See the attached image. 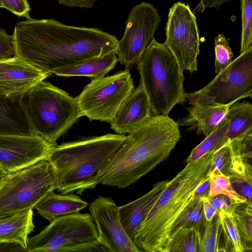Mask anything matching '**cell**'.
I'll use <instances>...</instances> for the list:
<instances>
[{"mask_svg": "<svg viewBox=\"0 0 252 252\" xmlns=\"http://www.w3.org/2000/svg\"><path fill=\"white\" fill-rule=\"evenodd\" d=\"M12 35L15 56L51 74L116 51L118 41L99 29L68 26L53 19L18 22Z\"/></svg>", "mask_w": 252, "mask_h": 252, "instance_id": "1", "label": "cell"}, {"mask_svg": "<svg viewBox=\"0 0 252 252\" xmlns=\"http://www.w3.org/2000/svg\"><path fill=\"white\" fill-rule=\"evenodd\" d=\"M179 126L166 115L150 116L129 133L95 177L101 184L124 189L166 160L180 140Z\"/></svg>", "mask_w": 252, "mask_h": 252, "instance_id": "2", "label": "cell"}, {"mask_svg": "<svg viewBox=\"0 0 252 252\" xmlns=\"http://www.w3.org/2000/svg\"><path fill=\"white\" fill-rule=\"evenodd\" d=\"M215 151L207 152L194 162L187 163L168 181L133 240L140 252H164L174 222L194 199L197 186L209 176Z\"/></svg>", "mask_w": 252, "mask_h": 252, "instance_id": "3", "label": "cell"}, {"mask_svg": "<svg viewBox=\"0 0 252 252\" xmlns=\"http://www.w3.org/2000/svg\"><path fill=\"white\" fill-rule=\"evenodd\" d=\"M126 137L125 134H107L56 145L47 158L57 173L58 192L81 194L87 189H94L96 175Z\"/></svg>", "mask_w": 252, "mask_h": 252, "instance_id": "4", "label": "cell"}, {"mask_svg": "<svg viewBox=\"0 0 252 252\" xmlns=\"http://www.w3.org/2000/svg\"><path fill=\"white\" fill-rule=\"evenodd\" d=\"M137 65L152 115L168 116L174 106L187 102L183 70L164 42L154 38Z\"/></svg>", "mask_w": 252, "mask_h": 252, "instance_id": "5", "label": "cell"}, {"mask_svg": "<svg viewBox=\"0 0 252 252\" xmlns=\"http://www.w3.org/2000/svg\"><path fill=\"white\" fill-rule=\"evenodd\" d=\"M24 101L34 134L51 144L82 117L75 97L47 81L31 90Z\"/></svg>", "mask_w": 252, "mask_h": 252, "instance_id": "6", "label": "cell"}, {"mask_svg": "<svg viewBox=\"0 0 252 252\" xmlns=\"http://www.w3.org/2000/svg\"><path fill=\"white\" fill-rule=\"evenodd\" d=\"M58 188L56 170L47 157L7 173L0 182V217L33 209Z\"/></svg>", "mask_w": 252, "mask_h": 252, "instance_id": "7", "label": "cell"}, {"mask_svg": "<svg viewBox=\"0 0 252 252\" xmlns=\"http://www.w3.org/2000/svg\"><path fill=\"white\" fill-rule=\"evenodd\" d=\"M106 252L89 213L60 216L28 239L26 252Z\"/></svg>", "mask_w": 252, "mask_h": 252, "instance_id": "8", "label": "cell"}, {"mask_svg": "<svg viewBox=\"0 0 252 252\" xmlns=\"http://www.w3.org/2000/svg\"><path fill=\"white\" fill-rule=\"evenodd\" d=\"M252 96V46L203 88L186 94L191 105H225Z\"/></svg>", "mask_w": 252, "mask_h": 252, "instance_id": "9", "label": "cell"}, {"mask_svg": "<svg viewBox=\"0 0 252 252\" xmlns=\"http://www.w3.org/2000/svg\"><path fill=\"white\" fill-rule=\"evenodd\" d=\"M134 89L129 69L92 80L75 97L82 116L110 123Z\"/></svg>", "mask_w": 252, "mask_h": 252, "instance_id": "10", "label": "cell"}, {"mask_svg": "<svg viewBox=\"0 0 252 252\" xmlns=\"http://www.w3.org/2000/svg\"><path fill=\"white\" fill-rule=\"evenodd\" d=\"M164 43L181 69L192 73L197 70L199 35L196 19L189 6L177 2L170 8L165 27Z\"/></svg>", "mask_w": 252, "mask_h": 252, "instance_id": "11", "label": "cell"}, {"mask_svg": "<svg viewBox=\"0 0 252 252\" xmlns=\"http://www.w3.org/2000/svg\"><path fill=\"white\" fill-rule=\"evenodd\" d=\"M161 17L151 4L142 2L133 7L126 21L122 38L117 42L116 53L121 64L129 68L137 64L155 38Z\"/></svg>", "mask_w": 252, "mask_h": 252, "instance_id": "12", "label": "cell"}, {"mask_svg": "<svg viewBox=\"0 0 252 252\" xmlns=\"http://www.w3.org/2000/svg\"><path fill=\"white\" fill-rule=\"evenodd\" d=\"M98 240L106 252H139L122 225L119 206L110 197L98 196L89 204Z\"/></svg>", "mask_w": 252, "mask_h": 252, "instance_id": "13", "label": "cell"}, {"mask_svg": "<svg viewBox=\"0 0 252 252\" xmlns=\"http://www.w3.org/2000/svg\"><path fill=\"white\" fill-rule=\"evenodd\" d=\"M56 145L36 135H0V168L7 173L23 169L47 158Z\"/></svg>", "mask_w": 252, "mask_h": 252, "instance_id": "14", "label": "cell"}, {"mask_svg": "<svg viewBox=\"0 0 252 252\" xmlns=\"http://www.w3.org/2000/svg\"><path fill=\"white\" fill-rule=\"evenodd\" d=\"M52 74L16 56L0 60V95L13 100L23 99L35 86Z\"/></svg>", "mask_w": 252, "mask_h": 252, "instance_id": "15", "label": "cell"}, {"mask_svg": "<svg viewBox=\"0 0 252 252\" xmlns=\"http://www.w3.org/2000/svg\"><path fill=\"white\" fill-rule=\"evenodd\" d=\"M152 115L148 97L140 84L123 102L110 122V127L118 134H129Z\"/></svg>", "mask_w": 252, "mask_h": 252, "instance_id": "16", "label": "cell"}, {"mask_svg": "<svg viewBox=\"0 0 252 252\" xmlns=\"http://www.w3.org/2000/svg\"><path fill=\"white\" fill-rule=\"evenodd\" d=\"M168 182V181L165 180L156 183L151 190L144 195L119 207L122 225L132 241L140 225L166 187Z\"/></svg>", "mask_w": 252, "mask_h": 252, "instance_id": "17", "label": "cell"}, {"mask_svg": "<svg viewBox=\"0 0 252 252\" xmlns=\"http://www.w3.org/2000/svg\"><path fill=\"white\" fill-rule=\"evenodd\" d=\"M0 135H35L27 114L24 98L15 100L0 95Z\"/></svg>", "mask_w": 252, "mask_h": 252, "instance_id": "18", "label": "cell"}, {"mask_svg": "<svg viewBox=\"0 0 252 252\" xmlns=\"http://www.w3.org/2000/svg\"><path fill=\"white\" fill-rule=\"evenodd\" d=\"M232 104L218 106L192 105L187 108V116L177 123L178 126L187 127L188 130H195L197 134L206 137L217 128Z\"/></svg>", "mask_w": 252, "mask_h": 252, "instance_id": "19", "label": "cell"}, {"mask_svg": "<svg viewBox=\"0 0 252 252\" xmlns=\"http://www.w3.org/2000/svg\"><path fill=\"white\" fill-rule=\"evenodd\" d=\"M88 203L74 194L48 192L34 207L38 214L51 222L62 216L78 213Z\"/></svg>", "mask_w": 252, "mask_h": 252, "instance_id": "20", "label": "cell"}, {"mask_svg": "<svg viewBox=\"0 0 252 252\" xmlns=\"http://www.w3.org/2000/svg\"><path fill=\"white\" fill-rule=\"evenodd\" d=\"M32 209L0 217V242H16L27 248L29 235L33 231Z\"/></svg>", "mask_w": 252, "mask_h": 252, "instance_id": "21", "label": "cell"}, {"mask_svg": "<svg viewBox=\"0 0 252 252\" xmlns=\"http://www.w3.org/2000/svg\"><path fill=\"white\" fill-rule=\"evenodd\" d=\"M119 61L115 51L94 58L74 65L57 69L52 72L58 76H85L97 78L105 76Z\"/></svg>", "mask_w": 252, "mask_h": 252, "instance_id": "22", "label": "cell"}, {"mask_svg": "<svg viewBox=\"0 0 252 252\" xmlns=\"http://www.w3.org/2000/svg\"><path fill=\"white\" fill-rule=\"evenodd\" d=\"M229 142L231 152L229 178L243 179L252 184V132Z\"/></svg>", "mask_w": 252, "mask_h": 252, "instance_id": "23", "label": "cell"}, {"mask_svg": "<svg viewBox=\"0 0 252 252\" xmlns=\"http://www.w3.org/2000/svg\"><path fill=\"white\" fill-rule=\"evenodd\" d=\"M228 121L221 146L226 142L252 132V104L249 101L234 102L225 115Z\"/></svg>", "mask_w": 252, "mask_h": 252, "instance_id": "24", "label": "cell"}, {"mask_svg": "<svg viewBox=\"0 0 252 252\" xmlns=\"http://www.w3.org/2000/svg\"><path fill=\"white\" fill-rule=\"evenodd\" d=\"M206 222L202 198L194 197L174 222L170 231L168 241L179 230L185 227H195L199 229L202 234Z\"/></svg>", "mask_w": 252, "mask_h": 252, "instance_id": "25", "label": "cell"}, {"mask_svg": "<svg viewBox=\"0 0 252 252\" xmlns=\"http://www.w3.org/2000/svg\"><path fill=\"white\" fill-rule=\"evenodd\" d=\"M218 213L226 251L245 252L234 216L233 206L227 210H220Z\"/></svg>", "mask_w": 252, "mask_h": 252, "instance_id": "26", "label": "cell"}, {"mask_svg": "<svg viewBox=\"0 0 252 252\" xmlns=\"http://www.w3.org/2000/svg\"><path fill=\"white\" fill-rule=\"evenodd\" d=\"M201 235L195 227L183 228L169 240L164 252H199Z\"/></svg>", "mask_w": 252, "mask_h": 252, "instance_id": "27", "label": "cell"}, {"mask_svg": "<svg viewBox=\"0 0 252 252\" xmlns=\"http://www.w3.org/2000/svg\"><path fill=\"white\" fill-rule=\"evenodd\" d=\"M233 206V214L245 252L252 251V203Z\"/></svg>", "mask_w": 252, "mask_h": 252, "instance_id": "28", "label": "cell"}, {"mask_svg": "<svg viewBox=\"0 0 252 252\" xmlns=\"http://www.w3.org/2000/svg\"><path fill=\"white\" fill-rule=\"evenodd\" d=\"M228 121L225 116L217 128L191 152L186 159L187 163H190L205 153L216 150L220 147L228 128Z\"/></svg>", "mask_w": 252, "mask_h": 252, "instance_id": "29", "label": "cell"}, {"mask_svg": "<svg viewBox=\"0 0 252 252\" xmlns=\"http://www.w3.org/2000/svg\"><path fill=\"white\" fill-rule=\"evenodd\" d=\"M208 175L210 177L209 197L223 194L229 198L232 205L249 202L233 189L229 176L220 171L210 173Z\"/></svg>", "mask_w": 252, "mask_h": 252, "instance_id": "30", "label": "cell"}, {"mask_svg": "<svg viewBox=\"0 0 252 252\" xmlns=\"http://www.w3.org/2000/svg\"><path fill=\"white\" fill-rule=\"evenodd\" d=\"M220 226L217 213L210 221H206L201 236L199 252H218V233Z\"/></svg>", "mask_w": 252, "mask_h": 252, "instance_id": "31", "label": "cell"}, {"mask_svg": "<svg viewBox=\"0 0 252 252\" xmlns=\"http://www.w3.org/2000/svg\"><path fill=\"white\" fill-rule=\"evenodd\" d=\"M242 32L240 54L252 46V0H240Z\"/></svg>", "mask_w": 252, "mask_h": 252, "instance_id": "32", "label": "cell"}, {"mask_svg": "<svg viewBox=\"0 0 252 252\" xmlns=\"http://www.w3.org/2000/svg\"><path fill=\"white\" fill-rule=\"evenodd\" d=\"M215 73H219L232 62L233 53L227 39L223 34H219L215 38Z\"/></svg>", "mask_w": 252, "mask_h": 252, "instance_id": "33", "label": "cell"}, {"mask_svg": "<svg viewBox=\"0 0 252 252\" xmlns=\"http://www.w3.org/2000/svg\"><path fill=\"white\" fill-rule=\"evenodd\" d=\"M231 162V152L228 141L215 151L208 174L220 171L229 177Z\"/></svg>", "mask_w": 252, "mask_h": 252, "instance_id": "34", "label": "cell"}, {"mask_svg": "<svg viewBox=\"0 0 252 252\" xmlns=\"http://www.w3.org/2000/svg\"><path fill=\"white\" fill-rule=\"evenodd\" d=\"M3 7L8 9L19 17L27 19L29 16L30 6L27 0H0Z\"/></svg>", "mask_w": 252, "mask_h": 252, "instance_id": "35", "label": "cell"}, {"mask_svg": "<svg viewBox=\"0 0 252 252\" xmlns=\"http://www.w3.org/2000/svg\"><path fill=\"white\" fill-rule=\"evenodd\" d=\"M15 55L12 35L7 34L4 29H0V60L10 58Z\"/></svg>", "mask_w": 252, "mask_h": 252, "instance_id": "36", "label": "cell"}, {"mask_svg": "<svg viewBox=\"0 0 252 252\" xmlns=\"http://www.w3.org/2000/svg\"><path fill=\"white\" fill-rule=\"evenodd\" d=\"M231 185L235 191L245 197L249 202H252V184L245 180L235 177L230 178Z\"/></svg>", "mask_w": 252, "mask_h": 252, "instance_id": "37", "label": "cell"}, {"mask_svg": "<svg viewBox=\"0 0 252 252\" xmlns=\"http://www.w3.org/2000/svg\"><path fill=\"white\" fill-rule=\"evenodd\" d=\"M209 198L218 211L220 210H227L232 205L229 198L223 194H218Z\"/></svg>", "mask_w": 252, "mask_h": 252, "instance_id": "38", "label": "cell"}, {"mask_svg": "<svg viewBox=\"0 0 252 252\" xmlns=\"http://www.w3.org/2000/svg\"><path fill=\"white\" fill-rule=\"evenodd\" d=\"M96 0H58L59 3L68 7L92 8Z\"/></svg>", "mask_w": 252, "mask_h": 252, "instance_id": "39", "label": "cell"}, {"mask_svg": "<svg viewBox=\"0 0 252 252\" xmlns=\"http://www.w3.org/2000/svg\"><path fill=\"white\" fill-rule=\"evenodd\" d=\"M203 201V210L206 221H210L218 213L208 197H201Z\"/></svg>", "mask_w": 252, "mask_h": 252, "instance_id": "40", "label": "cell"}, {"mask_svg": "<svg viewBox=\"0 0 252 252\" xmlns=\"http://www.w3.org/2000/svg\"><path fill=\"white\" fill-rule=\"evenodd\" d=\"M0 252H24L26 248L16 242H0Z\"/></svg>", "mask_w": 252, "mask_h": 252, "instance_id": "41", "label": "cell"}, {"mask_svg": "<svg viewBox=\"0 0 252 252\" xmlns=\"http://www.w3.org/2000/svg\"><path fill=\"white\" fill-rule=\"evenodd\" d=\"M210 188V177L208 176L196 187L194 197H208Z\"/></svg>", "mask_w": 252, "mask_h": 252, "instance_id": "42", "label": "cell"}, {"mask_svg": "<svg viewBox=\"0 0 252 252\" xmlns=\"http://www.w3.org/2000/svg\"><path fill=\"white\" fill-rule=\"evenodd\" d=\"M199 5L202 6L203 9L206 8H215L218 9L223 3L230 1L231 0H199Z\"/></svg>", "mask_w": 252, "mask_h": 252, "instance_id": "43", "label": "cell"}, {"mask_svg": "<svg viewBox=\"0 0 252 252\" xmlns=\"http://www.w3.org/2000/svg\"><path fill=\"white\" fill-rule=\"evenodd\" d=\"M6 174L7 173L5 171L0 168V182Z\"/></svg>", "mask_w": 252, "mask_h": 252, "instance_id": "44", "label": "cell"}, {"mask_svg": "<svg viewBox=\"0 0 252 252\" xmlns=\"http://www.w3.org/2000/svg\"><path fill=\"white\" fill-rule=\"evenodd\" d=\"M2 7H3V5H2L1 2L0 1V8H2Z\"/></svg>", "mask_w": 252, "mask_h": 252, "instance_id": "45", "label": "cell"}]
</instances>
